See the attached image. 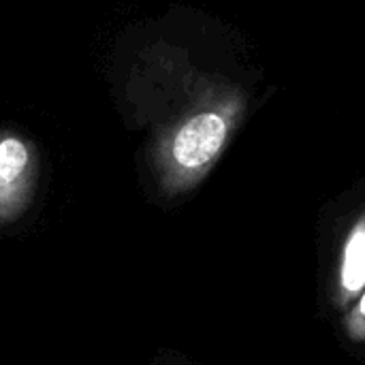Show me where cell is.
Segmentation results:
<instances>
[{
  "label": "cell",
  "instance_id": "2",
  "mask_svg": "<svg viewBox=\"0 0 365 365\" xmlns=\"http://www.w3.org/2000/svg\"><path fill=\"white\" fill-rule=\"evenodd\" d=\"M38 182V154L30 139L0 135V229L19 222L32 207Z\"/></svg>",
  "mask_w": 365,
  "mask_h": 365
},
{
  "label": "cell",
  "instance_id": "3",
  "mask_svg": "<svg viewBox=\"0 0 365 365\" xmlns=\"http://www.w3.org/2000/svg\"><path fill=\"white\" fill-rule=\"evenodd\" d=\"M365 289V210L357 216L342 246L338 278H336V306L346 308L357 302Z\"/></svg>",
  "mask_w": 365,
  "mask_h": 365
},
{
  "label": "cell",
  "instance_id": "4",
  "mask_svg": "<svg viewBox=\"0 0 365 365\" xmlns=\"http://www.w3.org/2000/svg\"><path fill=\"white\" fill-rule=\"evenodd\" d=\"M344 329L353 342H365V289L351 306V312L344 319Z\"/></svg>",
  "mask_w": 365,
  "mask_h": 365
},
{
  "label": "cell",
  "instance_id": "1",
  "mask_svg": "<svg viewBox=\"0 0 365 365\" xmlns=\"http://www.w3.org/2000/svg\"><path fill=\"white\" fill-rule=\"evenodd\" d=\"M246 113L240 90L207 86L156 137L154 178L167 199L197 188L227 150Z\"/></svg>",
  "mask_w": 365,
  "mask_h": 365
}]
</instances>
